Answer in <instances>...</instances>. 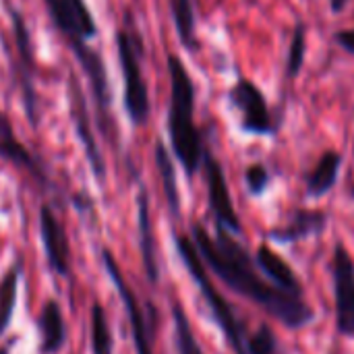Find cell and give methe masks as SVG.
Listing matches in <instances>:
<instances>
[{
    "mask_svg": "<svg viewBox=\"0 0 354 354\" xmlns=\"http://www.w3.org/2000/svg\"><path fill=\"white\" fill-rule=\"evenodd\" d=\"M191 239L207 270H212L230 290L278 319L284 328L303 330L315 319L313 307L303 297L288 295L263 278L249 251L226 228L216 226V234L212 236L207 228L197 222L191 226Z\"/></svg>",
    "mask_w": 354,
    "mask_h": 354,
    "instance_id": "obj_1",
    "label": "cell"
},
{
    "mask_svg": "<svg viewBox=\"0 0 354 354\" xmlns=\"http://www.w3.org/2000/svg\"><path fill=\"white\" fill-rule=\"evenodd\" d=\"M168 77H170V102L166 116V131L170 141V151L183 166L185 174L193 178L203 164L205 143L201 129L195 122L197 87L180 56L168 54Z\"/></svg>",
    "mask_w": 354,
    "mask_h": 354,
    "instance_id": "obj_2",
    "label": "cell"
},
{
    "mask_svg": "<svg viewBox=\"0 0 354 354\" xmlns=\"http://www.w3.org/2000/svg\"><path fill=\"white\" fill-rule=\"evenodd\" d=\"M114 44L122 77V108L133 127H145L151 116L149 87L143 75L145 41L131 15L116 29Z\"/></svg>",
    "mask_w": 354,
    "mask_h": 354,
    "instance_id": "obj_3",
    "label": "cell"
},
{
    "mask_svg": "<svg viewBox=\"0 0 354 354\" xmlns=\"http://www.w3.org/2000/svg\"><path fill=\"white\" fill-rule=\"evenodd\" d=\"M174 245H176V253L183 261V266L187 268L189 276L193 278V282L197 284L201 297L207 303V309L214 317V322L218 324V328L222 330L228 346L234 351V354H247V334H245V326L239 322L234 309L230 307V303L218 292V288L212 284L207 268L193 243L191 236H183V234H174Z\"/></svg>",
    "mask_w": 354,
    "mask_h": 354,
    "instance_id": "obj_4",
    "label": "cell"
},
{
    "mask_svg": "<svg viewBox=\"0 0 354 354\" xmlns=\"http://www.w3.org/2000/svg\"><path fill=\"white\" fill-rule=\"evenodd\" d=\"M66 46L73 52V56L83 73V79L87 83V89L91 93L97 129L108 141L114 143L116 120H114V112H112V87H110V77H108L104 56L89 41H71Z\"/></svg>",
    "mask_w": 354,
    "mask_h": 354,
    "instance_id": "obj_5",
    "label": "cell"
},
{
    "mask_svg": "<svg viewBox=\"0 0 354 354\" xmlns=\"http://www.w3.org/2000/svg\"><path fill=\"white\" fill-rule=\"evenodd\" d=\"M8 19H10V33H12V44H15V81L21 93L23 110L27 114V120L33 129L39 127L41 120V108H39V93L35 87V50H33V39L29 33V27L23 19V15L8 6Z\"/></svg>",
    "mask_w": 354,
    "mask_h": 354,
    "instance_id": "obj_6",
    "label": "cell"
},
{
    "mask_svg": "<svg viewBox=\"0 0 354 354\" xmlns=\"http://www.w3.org/2000/svg\"><path fill=\"white\" fill-rule=\"evenodd\" d=\"M66 95H68V114L77 133V139L83 147L85 160L91 168V174L95 176L97 183H106L108 178V166L102 156L97 135L91 124V114H89V104L85 97V91L81 87V81L77 79L75 73H68V83H66Z\"/></svg>",
    "mask_w": 354,
    "mask_h": 354,
    "instance_id": "obj_7",
    "label": "cell"
},
{
    "mask_svg": "<svg viewBox=\"0 0 354 354\" xmlns=\"http://www.w3.org/2000/svg\"><path fill=\"white\" fill-rule=\"evenodd\" d=\"M102 266L110 278V282L114 284L124 313L129 317V326H131V334H133V346H135V354H153V324H149V319L145 317L141 303L135 295V290L127 284L120 266L116 261V257L112 255L110 249H102Z\"/></svg>",
    "mask_w": 354,
    "mask_h": 354,
    "instance_id": "obj_8",
    "label": "cell"
},
{
    "mask_svg": "<svg viewBox=\"0 0 354 354\" xmlns=\"http://www.w3.org/2000/svg\"><path fill=\"white\" fill-rule=\"evenodd\" d=\"M228 100L232 108L241 116V131L255 137H270L276 133V124L272 120V112L263 91L247 77L236 79V83L228 91Z\"/></svg>",
    "mask_w": 354,
    "mask_h": 354,
    "instance_id": "obj_9",
    "label": "cell"
},
{
    "mask_svg": "<svg viewBox=\"0 0 354 354\" xmlns=\"http://www.w3.org/2000/svg\"><path fill=\"white\" fill-rule=\"evenodd\" d=\"M201 168H203V174H205L207 205H209V212H212V216L216 220V226H222L228 232H232L234 236H239L243 232L241 218H239V214L234 209L224 168H222L220 160L209 149H205Z\"/></svg>",
    "mask_w": 354,
    "mask_h": 354,
    "instance_id": "obj_10",
    "label": "cell"
},
{
    "mask_svg": "<svg viewBox=\"0 0 354 354\" xmlns=\"http://www.w3.org/2000/svg\"><path fill=\"white\" fill-rule=\"evenodd\" d=\"M52 27L71 41H91L97 35V21L87 0H44Z\"/></svg>",
    "mask_w": 354,
    "mask_h": 354,
    "instance_id": "obj_11",
    "label": "cell"
},
{
    "mask_svg": "<svg viewBox=\"0 0 354 354\" xmlns=\"http://www.w3.org/2000/svg\"><path fill=\"white\" fill-rule=\"evenodd\" d=\"M336 330L344 338H354V261L348 249L338 243L332 257Z\"/></svg>",
    "mask_w": 354,
    "mask_h": 354,
    "instance_id": "obj_12",
    "label": "cell"
},
{
    "mask_svg": "<svg viewBox=\"0 0 354 354\" xmlns=\"http://www.w3.org/2000/svg\"><path fill=\"white\" fill-rule=\"evenodd\" d=\"M37 224L48 268L60 278H71V243L62 222L58 220L50 203H44L39 207Z\"/></svg>",
    "mask_w": 354,
    "mask_h": 354,
    "instance_id": "obj_13",
    "label": "cell"
},
{
    "mask_svg": "<svg viewBox=\"0 0 354 354\" xmlns=\"http://www.w3.org/2000/svg\"><path fill=\"white\" fill-rule=\"evenodd\" d=\"M0 158L21 170H25L41 187H52L46 164L17 137L12 120L8 118V114L4 110H0Z\"/></svg>",
    "mask_w": 354,
    "mask_h": 354,
    "instance_id": "obj_14",
    "label": "cell"
},
{
    "mask_svg": "<svg viewBox=\"0 0 354 354\" xmlns=\"http://www.w3.org/2000/svg\"><path fill=\"white\" fill-rule=\"evenodd\" d=\"M328 228V214L322 209H295L284 226H278L274 230H270V239L274 243L280 245H290V243H299L303 239L309 236H317Z\"/></svg>",
    "mask_w": 354,
    "mask_h": 354,
    "instance_id": "obj_15",
    "label": "cell"
},
{
    "mask_svg": "<svg viewBox=\"0 0 354 354\" xmlns=\"http://www.w3.org/2000/svg\"><path fill=\"white\" fill-rule=\"evenodd\" d=\"M137 234H139V251H141L145 278L151 284H158L160 282V266H158V255H156L153 228H151L149 195L143 185L139 187V193H137Z\"/></svg>",
    "mask_w": 354,
    "mask_h": 354,
    "instance_id": "obj_16",
    "label": "cell"
},
{
    "mask_svg": "<svg viewBox=\"0 0 354 354\" xmlns=\"http://www.w3.org/2000/svg\"><path fill=\"white\" fill-rule=\"evenodd\" d=\"M257 270L266 276L268 282H272L274 286H278L280 290L288 292V295H297L303 297V284L299 280V276L295 274V270L286 263L284 257H280L272 247L268 245H259L257 253L253 257Z\"/></svg>",
    "mask_w": 354,
    "mask_h": 354,
    "instance_id": "obj_17",
    "label": "cell"
},
{
    "mask_svg": "<svg viewBox=\"0 0 354 354\" xmlns=\"http://www.w3.org/2000/svg\"><path fill=\"white\" fill-rule=\"evenodd\" d=\"M35 330L39 334V354H58L66 346V324L60 305L48 299L35 319Z\"/></svg>",
    "mask_w": 354,
    "mask_h": 354,
    "instance_id": "obj_18",
    "label": "cell"
},
{
    "mask_svg": "<svg viewBox=\"0 0 354 354\" xmlns=\"http://www.w3.org/2000/svg\"><path fill=\"white\" fill-rule=\"evenodd\" d=\"M340 168H342V156L338 151H334V149L324 151L322 158L317 160L315 168L305 178V193H307V197L317 199V197L328 195L336 187V183H338Z\"/></svg>",
    "mask_w": 354,
    "mask_h": 354,
    "instance_id": "obj_19",
    "label": "cell"
},
{
    "mask_svg": "<svg viewBox=\"0 0 354 354\" xmlns=\"http://www.w3.org/2000/svg\"><path fill=\"white\" fill-rule=\"evenodd\" d=\"M153 162L162 180V189H164V197H166V205L170 209V214L174 218L180 216V191H178V178H176V166L172 160L170 149L166 147V143L162 139L156 141L153 145Z\"/></svg>",
    "mask_w": 354,
    "mask_h": 354,
    "instance_id": "obj_20",
    "label": "cell"
},
{
    "mask_svg": "<svg viewBox=\"0 0 354 354\" xmlns=\"http://www.w3.org/2000/svg\"><path fill=\"white\" fill-rule=\"evenodd\" d=\"M172 23L178 35V41L187 52L199 50L197 39V15H195V0H168Z\"/></svg>",
    "mask_w": 354,
    "mask_h": 354,
    "instance_id": "obj_21",
    "label": "cell"
},
{
    "mask_svg": "<svg viewBox=\"0 0 354 354\" xmlns=\"http://www.w3.org/2000/svg\"><path fill=\"white\" fill-rule=\"evenodd\" d=\"M21 274H23V261L19 259L6 270V274L0 280V338L6 334V330L12 322V315H15Z\"/></svg>",
    "mask_w": 354,
    "mask_h": 354,
    "instance_id": "obj_22",
    "label": "cell"
},
{
    "mask_svg": "<svg viewBox=\"0 0 354 354\" xmlns=\"http://www.w3.org/2000/svg\"><path fill=\"white\" fill-rule=\"evenodd\" d=\"M89 328H91V353L93 354H114V340L110 332V324L106 317L104 307L93 301L89 313Z\"/></svg>",
    "mask_w": 354,
    "mask_h": 354,
    "instance_id": "obj_23",
    "label": "cell"
},
{
    "mask_svg": "<svg viewBox=\"0 0 354 354\" xmlns=\"http://www.w3.org/2000/svg\"><path fill=\"white\" fill-rule=\"evenodd\" d=\"M172 319H174V342H176L178 354H205L193 334V328L185 309L178 303H172Z\"/></svg>",
    "mask_w": 354,
    "mask_h": 354,
    "instance_id": "obj_24",
    "label": "cell"
},
{
    "mask_svg": "<svg viewBox=\"0 0 354 354\" xmlns=\"http://www.w3.org/2000/svg\"><path fill=\"white\" fill-rule=\"evenodd\" d=\"M307 56V27L303 21H299L292 29L290 46H288V56H286V77L295 79L301 75L303 64Z\"/></svg>",
    "mask_w": 354,
    "mask_h": 354,
    "instance_id": "obj_25",
    "label": "cell"
},
{
    "mask_svg": "<svg viewBox=\"0 0 354 354\" xmlns=\"http://www.w3.org/2000/svg\"><path fill=\"white\" fill-rule=\"evenodd\" d=\"M247 354H288L274 330L268 324H261L251 336H247Z\"/></svg>",
    "mask_w": 354,
    "mask_h": 354,
    "instance_id": "obj_26",
    "label": "cell"
},
{
    "mask_svg": "<svg viewBox=\"0 0 354 354\" xmlns=\"http://www.w3.org/2000/svg\"><path fill=\"white\" fill-rule=\"evenodd\" d=\"M245 185H247V191L253 197H261L270 189V185H272V174L266 168V164H261V162L251 164L245 170Z\"/></svg>",
    "mask_w": 354,
    "mask_h": 354,
    "instance_id": "obj_27",
    "label": "cell"
},
{
    "mask_svg": "<svg viewBox=\"0 0 354 354\" xmlns=\"http://www.w3.org/2000/svg\"><path fill=\"white\" fill-rule=\"evenodd\" d=\"M334 41L346 50L348 54H354V27H348V29H338L334 33Z\"/></svg>",
    "mask_w": 354,
    "mask_h": 354,
    "instance_id": "obj_28",
    "label": "cell"
},
{
    "mask_svg": "<svg viewBox=\"0 0 354 354\" xmlns=\"http://www.w3.org/2000/svg\"><path fill=\"white\" fill-rule=\"evenodd\" d=\"M351 4V0H330V8H332V12H342L346 6Z\"/></svg>",
    "mask_w": 354,
    "mask_h": 354,
    "instance_id": "obj_29",
    "label": "cell"
},
{
    "mask_svg": "<svg viewBox=\"0 0 354 354\" xmlns=\"http://www.w3.org/2000/svg\"><path fill=\"white\" fill-rule=\"evenodd\" d=\"M15 344H17V338H8L6 342L0 344V354H10V351L15 348Z\"/></svg>",
    "mask_w": 354,
    "mask_h": 354,
    "instance_id": "obj_30",
    "label": "cell"
},
{
    "mask_svg": "<svg viewBox=\"0 0 354 354\" xmlns=\"http://www.w3.org/2000/svg\"><path fill=\"white\" fill-rule=\"evenodd\" d=\"M353 197H354V189H353Z\"/></svg>",
    "mask_w": 354,
    "mask_h": 354,
    "instance_id": "obj_31",
    "label": "cell"
}]
</instances>
